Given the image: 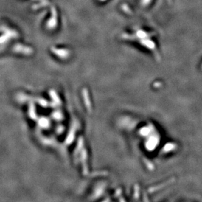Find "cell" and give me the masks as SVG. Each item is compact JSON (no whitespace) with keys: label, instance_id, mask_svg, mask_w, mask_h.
<instances>
[{"label":"cell","instance_id":"obj_5","mask_svg":"<svg viewBox=\"0 0 202 202\" xmlns=\"http://www.w3.org/2000/svg\"><path fill=\"white\" fill-rule=\"evenodd\" d=\"M49 5V3H43V2H41L38 5H33L32 7L33 9H39L40 7H45V6H48Z\"/></svg>","mask_w":202,"mask_h":202},{"label":"cell","instance_id":"obj_1","mask_svg":"<svg viewBox=\"0 0 202 202\" xmlns=\"http://www.w3.org/2000/svg\"><path fill=\"white\" fill-rule=\"evenodd\" d=\"M51 17L46 22L47 28L50 30L55 29L58 24V18H57V11L55 7H52L51 9Z\"/></svg>","mask_w":202,"mask_h":202},{"label":"cell","instance_id":"obj_2","mask_svg":"<svg viewBox=\"0 0 202 202\" xmlns=\"http://www.w3.org/2000/svg\"><path fill=\"white\" fill-rule=\"evenodd\" d=\"M0 32H1L2 33L5 34V35L8 36L11 39H16L18 37V33L15 29L10 28L9 27L5 26H0Z\"/></svg>","mask_w":202,"mask_h":202},{"label":"cell","instance_id":"obj_4","mask_svg":"<svg viewBox=\"0 0 202 202\" xmlns=\"http://www.w3.org/2000/svg\"><path fill=\"white\" fill-rule=\"evenodd\" d=\"M51 50L55 55H58L60 58H66L69 53V50L66 49H58L56 48V47H52Z\"/></svg>","mask_w":202,"mask_h":202},{"label":"cell","instance_id":"obj_6","mask_svg":"<svg viewBox=\"0 0 202 202\" xmlns=\"http://www.w3.org/2000/svg\"><path fill=\"white\" fill-rule=\"evenodd\" d=\"M37 1H39L41 2H43V3H49L48 0H37Z\"/></svg>","mask_w":202,"mask_h":202},{"label":"cell","instance_id":"obj_3","mask_svg":"<svg viewBox=\"0 0 202 202\" xmlns=\"http://www.w3.org/2000/svg\"><path fill=\"white\" fill-rule=\"evenodd\" d=\"M13 51L16 52L22 53L24 55H31L33 52V49L31 47L24 46L22 44H19V43L15 45V46H13Z\"/></svg>","mask_w":202,"mask_h":202}]
</instances>
